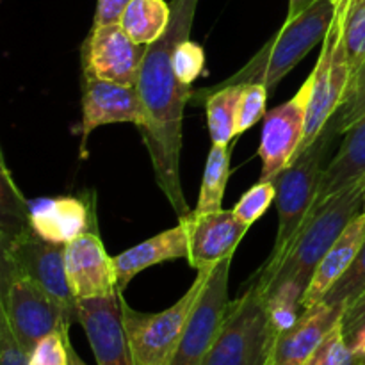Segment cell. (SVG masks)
Here are the masks:
<instances>
[{
	"mask_svg": "<svg viewBox=\"0 0 365 365\" xmlns=\"http://www.w3.org/2000/svg\"><path fill=\"white\" fill-rule=\"evenodd\" d=\"M198 0H173L166 34L148 45L141 64L138 91L145 107L143 143L152 159L155 182L177 212L178 220L191 214L180 184L182 120L185 103L192 96L173 70L175 46L191 34Z\"/></svg>",
	"mask_w": 365,
	"mask_h": 365,
	"instance_id": "obj_1",
	"label": "cell"
},
{
	"mask_svg": "<svg viewBox=\"0 0 365 365\" xmlns=\"http://www.w3.org/2000/svg\"><path fill=\"white\" fill-rule=\"evenodd\" d=\"M364 195L365 178L314 207L273 277L266 284L259 282L264 292L285 287L294 291L303 299L323 257L330 252L348 225L362 212Z\"/></svg>",
	"mask_w": 365,
	"mask_h": 365,
	"instance_id": "obj_2",
	"label": "cell"
},
{
	"mask_svg": "<svg viewBox=\"0 0 365 365\" xmlns=\"http://www.w3.org/2000/svg\"><path fill=\"white\" fill-rule=\"evenodd\" d=\"M335 135L337 134L331 130L330 125H327L323 134L274 178L278 232L269 259L257 274V282H260V284H266L273 277L274 271L278 269L284 257L287 255L289 248L294 242L296 235L299 234L305 221L309 220L310 212L314 210L321 177H323L324 171L323 159Z\"/></svg>",
	"mask_w": 365,
	"mask_h": 365,
	"instance_id": "obj_3",
	"label": "cell"
},
{
	"mask_svg": "<svg viewBox=\"0 0 365 365\" xmlns=\"http://www.w3.org/2000/svg\"><path fill=\"white\" fill-rule=\"evenodd\" d=\"M337 16V0H316L312 6L282 25L269 43L246 64L220 86L260 82L267 89L278 82L317 45L323 43Z\"/></svg>",
	"mask_w": 365,
	"mask_h": 365,
	"instance_id": "obj_4",
	"label": "cell"
},
{
	"mask_svg": "<svg viewBox=\"0 0 365 365\" xmlns=\"http://www.w3.org/2000/svg\"><path fill=\"white\" fill-rule=\"evenodd\" d=\"M278 330L259 282L230 302L221 330L202 365H269Z\"/></svg>",
	"mask_w": 365,
	"mask_h": 365,
	"instance_id": "obj_5",
	"label": "cell"
},
{
	"mask_svg": "<svg viewBox=\"0 0 365 365\" xmlns=\"http://www.w3.org/2000/svg\"><path fill=\"white\" fill-rule=\"evenodd\" d=\"M212 269H200L185 294L163 312H138L125 298L121 299L125 330L138 365H170L196 299L202 294Z\"/></svg>",
	"mask_w": 365,
	"mask_h": 365,
	"instance_id": "obj_6",
	"label": "cell"
},
{
	"mask_svg": "<svg viewBox=\"0 0 365 365\" xmlns=\"http://www.w3.org/2000/svg\"><path fill=\"white\" fill-rule=\"evenodd\" d=\"M0 316L27 356L43 337L53 331L68 334L71 327L57 303L34 280L6 267H0Z\"/></svg>",
	"mask_w": 365,
	"mask_h": 365,
	"instance_id": "obj_7",
	"label": "cell"
},
{
	"mask_svg": "<svg viewBox=\"0 0 365 365\" xmlns=\"http://www.w3.org/2000/svg\"><path fill=\"white\" fill-rule=\"evenodd\" d=\"M309 109H307V127L299 152H305L327 128L331 118L337 114L351 84V68H349L346 48L342 45L341 24L335 16L330 31L323 39L319 59L312 75ZM296 155V157H298Z\"/></svg>",
	"mask_w": 365,
	"mask_h": 365,
	"instance_id": "obj_8",
	"label": "cell"
},
{
	"mask_svg": "<svg viewBox=\"0 0 365 365\" xmlns=\"http://www.w3.org/2000/svg\"><path fill=\"white\" fill-rule=\"evenodd\" d=\"M232 257L221 260L210 273L202 294L196 299L195 309L189 316L185 330L182 334L170 365H202L217 337L227 316L228 305V278H230Z\"/></svg>",
	"mask_w": 365,
	"mask_h": 365,
	"instance_id": "obj_9",
	"label": "cell"
},
{
	"mask_svg": "<svg viewBox=\"0 0 365 365\" xmlns=\"http://www.w3.org/2000/svg\"><path fill=\"white\" fill-rule=\"evenodd\" d=\"M310 88L312 81L309 77L289 102L266 114L259 148L262 160L260 182H273L298 155L305 138Z\"/></svg>",
	"mask_w": 365,
	"mask_h": 365,
	"instance_id": "obj_10",
	"label": "cell"
},
{
	"mask_svg": "<svg viewBox=\"0 0 365 365\" xmlns=\"http://www.w3.org/2000/svg\"><path fill=\"white\" fill-rule=\"evenodd\" d=\"M146 45L135 43L120 24L93 25L84 43V77L138 86Z\"/></svg>",
	"mask_w": 365,
	"mask_h": 365,
	"instance_id": "obj_11",
	"label": "cell"
},
{
	"mask_svg": "<svg viewBox=\"0 0 365 365\" xmlns=\"http://www.w3.org/2000/svg\"><path fill=\"white\" fill-rule=\"evenodd\" d=\"M123 292L77 302L78 324L98 365H138L123 323Z\"/></svg>",
	"mask_w": 365,
	"mask_h": 365,
	"instance_id": "obj_12",
	"label": "cell"
},
{
	"mask_svg": "<svg viewBox=\"0 0 365 365\" xmlns=\"http://www.w3.org/2000/svg\"><path fill=\"white\" fill-rule=\"evenodd\" d=\"M64 266L77 302L106 298L120 291L114 259L96 232H86L64 246Z\"/></svg>",
	"mask_w": 365,
	"mask_h": 365,
	"instance_id": "obj_13",
	"label": "cell"
},
{
	"mask_svg": "<svg viewBox=\"0 0 365 365\" xmlns=\"http://www.w3.org/2000/svg\"><path fill=\"white\" fill-rule=\"evenodd\" d=\"M84 98H82V145L86 155V143L89 134L102 125L132 123L141 130L146 123L145 107L139 96L138 86H125L118 82L84 77Z\"/></svg>",
	"mask_w": 365,
	"mask_h": 365,
	"instance_id": "obj_14",
	"label": "cell"
},
{
	"mask_svg": "<svg viewBox=\"0 0 365 365\" xmlns=\"http://www.w3.org/2000/svg\"><path fill=\"white\" fill-rule=\"evenodd\" d=\"M191 220L189 234V264L200 269H212L221 260L234 257L235 248L245 237L246 227L234 210H217V212L195 216Z\"/></svg>",
	"mask_w": 365,
	"mask_h": 365,
	"instance_id": "obj_15",
	"label": "cell"
},
{
	"mask_svg": "<svg viewBox=\"0 0 365 365\" xmlns=\"http://www.w3.org/2000/svg\"><path fill=\"white\" fill-rule=\"evenodd\" d=\"M344 312V307L327 302L303 309L296 323L277 337L269 365H305L324 337L341 323Z\"/></svg>",
	"mask_w": 365,
	"mask_h": 365,
	"instance_id": "obj_16",
	"label": "cell"
},
{
	"mask_svg": "<svg viewBox=\"0 0 365 365\" xmlns=\"http://www.w3.org/2000/svg\"><path fill=\"white\" fill-rule=\"evenodd\" d=\"M29 220L36 234L53 245L66 246L86 232H96L88 203L73 196L29 202Z\"/></svg>",
	"mask_w": 365,
	"mask_h": 365,
	"instance_id": "obj_17",
	"label": "cell"
},
{
	"mask_svg": "<svg viewBox=\"0 0 365 365\" xmlns=\"http://www.w3.org/2000/svg\"><path fill=\"white\" fill-rule=\"evenodd\" d=\"M189 234H191V220L189 216L180 217L177 227L164 230L146 241L139 242L134 248L125 250L114 257V267L118 274V287L123 292L135 274L155 264L166 260L187 259L189 257Z\"/></svg>",
	"mask_w": 365,
	"mask_h": 365,
	"instance_id": "obj_18",
	"label": "cell"
},
{
	"mask_svg": "<svg viewBox=\"0 0 365 365\" xmlns=\"http://www.w3.org/2000/svg\"><path fill=\"white\" fill-rule=\"evenodd\" d=\"M365 242V212H360L351 223L348 225L341 237L335 241L330 252L323 257L321 264L317 266L309 287L302 299V309L316 305L323 302L327 292L339 282V278L349 269L353 260L359 255L360 248Z\"/></svg>",
	"mask_w": 365,
	"mask_h": 365,
	"instance_id": "obj_19",
	"label": "cell"
},
{
	"mask_svg": "<svg viewBox=\"0 0 365 365\" xmlns=\"http://www.w3.org/2000/svg\"><path fill=\"white\" fill-rule=\"evenodd\" d=\"M365 178V116L344 132L337 155L324 168L316 205Z\"/></svg>",
	"mask_w": 365,
	"mask_h": 365,
	"instance_id": "obj_20",
	"label": "cell"
},
{
	"mask_svg": "<svg viewBox=\"0 0 365 365\" xmlns=\"http://www.w3.org/2000/svg\"><path fill=\"white\" fill-rule=\"evenodd\" d=\"M242 84L216 86L203 89L196 95H207V123L212 145L228 146L237 135V106Z\"/></svg>",
	"mask_w": 365,
	"mask_h": 365,
	"instance_id": "obj_21",
	"label": "cell"
},
{
	"mask_svg": "<svg viewBox=\"0 0 365 365\" xmlns=\"http://www.w3.org/2000/svg\"><path fill=\"white\" fill-rule=\"evenodd\" d=\"M170 21L171 6L166 0H130L120 25L135 43L148 46L166 34Z\"/></svg>",
	"mask_w": 365,
	"mask_h": 365,
	"instance_id": "obj_22",
	"label": "cell"
},
{
	"mask_svg": "<svg viewBox=\"0 0 365 365\" xmlns=\"http://www.w3.org/2000/svg\"><path fill=\"white\" fill-rule=\"evenodd\" d=\"M228 177H230V148L223 145H212L207 157L205 171H203L198 203L192 210L195 216L221 210Z\"/></svg>",
	"mask_w": 365,
	"mask_h": 365,
	"instance_id": "obj_23",
	"label": "cell"
},
{
	"mask_svg": "<svg viewBox=\"0 0 365 365\" xmlns=\"http://www.w3.org/2000/svg\"><path fill=\"white\" fill-rule=\"evenodd\" d=\"M337 20L353 78L365 63V0H337Z\"/></svg>",
	"mask_w": 365,
	"mask_h": 365,
	"instance_id": "obj_24",
	"label": "cell"
},
{
	"mask_svg": "<svg viewBox=\"0 0 365 365\" xmlns=\"http://www.w3.org/2000/svg\"><path fill=\"white\" fill-rule=\"evenodd\" d=\"M365 291V242L349 269L339 278L337 284L327 292L323 302L348 309Z\"/></svg>",
	"mask_w": 365,
	"mask_h": 365,
	"instance_id": "obj_25",
	"label": "cell"
},
{
	"mask_svg": "<svg viewBox=\"0 0 365 365\" xmlns=\"http://www.w3.org/2000/svg\"><path fill=\"white\" fill-rule=\"evenodd\" d=\"M365 116V63L359 71L353 75L346 98L339 107L337 114L331 118L330 125L335 134H344L351 125H355L360 118Z\"/></svg>",
	"mask_w": 365,
	"mask_h": 365,
	"instance_id": "obj_26",
	"label": "cell"
},
{
	"mask_svg": "<svg viewBox=\"0 0 365 365\" xmlns=\"http://www.w3.org/2000/svg\"><path fill=\"white\" fill-rule=\"evenodd\" d=\"M360 362L362 359L348 344L344 331H342V324L339 323L317 346V349L310 355L305 365H359Z\"/></svg>",
	"mask_w": 365,
	"mask_h": 365,
	"instance_id": "obj_27",
	"label": "cell"
},
{
	"mask_svg": "<svg viewBox=\"0 0 365 365\" xmlns=\"http://www.w3.org/2000/svg\"><path fill=\"white\" fill-rule=\"evenodd\" d=\"M274 198H277V184H274V180L259 182V184L253 185L248 192L241 196V200L235 203L232 210L250 228L260 216H264V212L269 209Z\"/></svg>",
	"mask_w": 365,
	"mask_h": 365,
	"instance_id": "obj_28",
	"label": "cell"
},
{
	"mask_svg": "<svg viewBox=\"0 0 365 365\" xmlns=\"http://www.w3.org/2000/svg\"><path fill=\"white\" fill-rule=\"evenodd\" d=\"M267 93H269L267 86L260 84V82L242 84V93L237 106V135L252 128L266 114Z\"/></svg>",
	"mask_w": 365,
	"mask_h": 365,
	"instance_id": "obj_29",
	"label": "cell"
},
{
	"mask_svg": "<svg viewBox=\"0 0 365 365\" xmlns=\"http://www.w3.org/2000/svg\"><path fill=\"white\" fill-rule=\"evenodd\" d=\"M205 64V53L198 43L191 39H182L177 43L173 52V70L178 81L191 88L192 82L202 75Z\"/></svg>",
	"mask_w": 365,
	"mask_h": 365,
	"instance_id": "obj_30",
	"label": "cell"
},
{
	"mask_svg": "<svg viewBox=\"0 0 365 365\" xmlns=\"http://www.w3.org/2000/svg\"><path fill=\"white\" fill-rule=\"evenodd\" d=\"M70 335L64 331H53V334L43 337L29 355V365H70Z\"/></svg>",
	"mask_w": 365,
	"mask_h": 365,
	"instance_id": "obj_31",
	"label": "cell"
},
{
	"mask_svg": "<svg viewBox=\"0 0 365 365\" xmlns=\"http://www.w3.org/2000/svg\"><path fill=\"white\" fill-rule=\"evenodd\" d=\"M0 365H29V356L14 339L9 324L0 316Z\"/></svg>",
	"mask_w": 365,
	"mask_h": 365,
	"instance_id": "obj_32",
	"label": "cell"
},
{
	"mask_svg": "<svg viewBox=\"0 0 365 365\" xmlns=\"http://www.w3.org/2000/svg\"><path fill=\"white\" fill-rule=\"evenodd\" d=\"M342 331L346 335V341H351L353 337L365 331V291L360 294V298L356 302H353L351 305L346 309L344 316H342Z\"/></svg>",
	"mask_w": 365,
	"mask_h": 365,
	"instance_id": "obj_33",
	"label": "cell"
},
{
	"mask_svg": "<svg viewBox=\"0 0 365 365\" xmlns=\"http://www.w3.org/2000/svg\"><path fill=\"white\" fill-rule=\"evenodd\" d=\"M128 4H130V0H98L93 25L120 24Z\"/></svg>",
	"mask_w": 365,
	"mask_h": 365,
	"instance_id": "obj_34",
	"label": "cell"
},
{
	"mask_svg": "<svg viewBox=\"0 0 365 365\" xmlns=\"http://www.w3.org/2000/svg\"><path fill=\"white\" fill-rule=\"evenodd\" d=\"M68 353H70V365H88V364L82 362V359L77 355V351H75V349H73L71 342H70V344H68Z\"/></svg>",
	"mask_w": 365,
	"mask_h": 365,
	"instance_id": "obj_35",
	"label": "cell"
},
{
	"mask_svg": "<svg viewBox=\"0 0 365 365\" xmlns=\"http://www.w3.org/2000/svg\"><path fill=\"white\" fill-rule=\"evenodd\" d=\"M362 212H365V195H364V205H362Z\"/></svg>",
	"mask_w": 365,
	"mask_h": 365,
	"instance_id": "obj_36",
	"label": "cell"
},
{
	"mask_svg": "<svg viewBox=\"0 0 365 365\" xmlns=\"http://www.w3.org/2000/svg\"><path fill=\"white\" fill-rule=\"evenodd\" d=\"M359 365H365V359H364V360H362V362H360Z\"/></svg>",
	"mask_w": 365,
	"mask_h": 365,
	"instance_id": "obj_37",
	"label": "cell"
}]
</instances>
